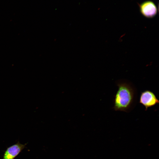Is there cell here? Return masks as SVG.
<instances>
[{
    "label": "cell",
    "instance_id": "cell-1",
    "mask_svg": "<svg viewBox=\"0 0 159 159\" xmlns=\"http://www.w3.org/2000/svg\"><path fill=\"white\" fill-rule=\"evenodd\" d=\"M115 95L113 108L115 111L127 112L134 101L135 91L131 85L126 82H119Z\"/></svg>",
    "mask_w": 159,
    "mask_h": 159
},
{
    "label": "cell",
    "instance_id": "cell-2",
    "mask_svg": "<svg viewBox=\"0 0 159 159\" xmlns=\"http://www.w3.org/2000/svg\"><path fill=\"white\" fill-rule=\"evenodd\" d=\"M139 102L145 107L146 110L148 108L159 103V101L153 92L149 90H146L141 93Z\"/></svg>",
    "mask_w": 159,
    "mask_h": 159
},
{
    "label": "cell",
    "instance_id": "cell-3",
    "mask_svg": "<svg viewBox=\"0 0 159 159\" xmlns=\"http://www.w3.org/2000/svg\"><path fill=\"white\" fill-rule=\"evenodd\" d=\"M140 11L143 15L148 18L154 17L157 13L156 6L152 1H145L140 5Z\"/></svg>",
    "mask_w": 159,
    "mask_h": 159
},
{
    "label": "cell",
    "instance_id": "cell-4",
    "mask_svg": "<svg viewBox=\"0 0 159 159\" xmlns=\"http://www.w3.org/2000/svg\"><path fill=\"white\" fill-rule=\"evenodd\" d=\"M26 145L18 142L9 147L5 152L2 159H14L24 148Z\"/></svg>",
    "mask_w": 159,
    "mask_h": 159
}]
</instances>
